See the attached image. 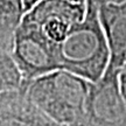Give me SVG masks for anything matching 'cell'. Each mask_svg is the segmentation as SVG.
<instances>
[{"label":"cell","instance_id":"6da1fadb","mask_svg":"<svg viewBox=\"0 0 126 126\" xmlns=\"http://www.w3.org/2000/svg\"><path fill=\"white\" fill-rule=\"evenodd\" d=\"M54 56L57 70L72 72L91 83L103 77L110 63V49L94 0H86L84 19L70 28Z\"/></svg>","mask_w":126,"mask_h":126},{"label":"cell","instance_id":"7a4b0ae2","mask_svg":"<svg viewBox=\"0 0 126 126\" xmlns=\"http://www.w3.org/2000/svg\"><path fill=\"white\" fill-rule=\"evenodd\" d=\"M91 82L65 70H55L25 84L28 98L63 126H82Z\"/></svg>","mask_w":126,"mask_h":126},{"label":"cell","instance_id":"3957f363","mask_svg":"<svg viewBox=\"0 0 126 126\" xmlns=\"http://www.w3.org/2000/svg\"><path fill=\"white\" fill-rule=\"evenodd\" d=\"M82 126H126L120 70L109 65L103 77L91 84Z\"/></svg>","mask_w":126,"mask_h":126},{"label":"cell","instance_id":"277c9868","mask_svg":"<svg viewBox=\"0 0 126 126\" xmlns=\"http://www.w3.org/2000/svg\"><path fill=\"white\" fill-rule=\"evenodd\" d=\"M0 126H63L28 98L25 85L0 94Z\"/></svg>","mask_w":126,"mask_h":126},{"label":"cell","instance_id":"5b68a950","mask_svg":"<svg viewBox=\"0 0 126 126\" xmlns=\"http://www.w3.org/2000/svg\"><path fill=\"white\" fill-rule=\"evenodd\" d=\"M110 49V67L122 71L126 60V1L98 6Z\"/></svg>","mask_w":126,"mask_h":126},{"label":"cell","instance_id":"8992f818","mask_svg":"<svg viewBox=\"0 0 126 126\" xmlns=\"http://www.w3.org/2000/svg\"><path fill=\"white\" fill-rule=\"evenodd\" d=\"M25 13L23 0H0V48L12 50L14 33Z\"/></svg>","mask_w":126,"mask_h":126},{"label":"cell","instance_id":"52a82bcc","mask_svg":"<svg viewBox=\"0 0 126 126\" xmlns=\"http://www.w3.org/2000/svg\"><path fill=\"white\" fill-rule=\"evenodd\" d=\"M23 85L22 74L13 59L12 50L0 48V94L21 89Z\"/></svg>","mask_w":126,"mask_h":126},{"label":"cell","instance_id":"ba28073f","mask_svg":"<svg viewBox=\"0 0 126 126\" xmlns=\"http://www.w3.org/2000/svg\"><path fill=\"white\" fill-rule=\"evenodd\" d=\"M120 86H122V92L124 96V99L126 102V72L120 71Z\"/></svg>","mask_w":126,"mask_h":126},{"label":"cell","instance_id":"9c48e42d","mask_svg":"<svg viewBox=\"0 0 126 126\" xmlns=\"http://www.w3.org/2000/svg\"><path fill=\"white\" fill-rule=\"evenodd\" d=\"M124 1H126V0H94V2H96L97 6H102V5L106 4H120Z\"/></svg>","mask_w":126,"mask_h":126},{"label":"cell","instance_id":"30bf717a","mask_svg":"<svg viewBox=\"0 0 126 126\" xmlns=\"http://www.w3.org/2000/svg\"><path fill=\"white\" fill-rule=\"evenodd\" d=\"M23 5H25V9L28 11L31 7H33V5H34V0H23Z\"/></svg>","mask_w":126,"mask_h":126},{"label":"cell","instance_id":"8fae6325","mask_svg":"<svg viewBox=\"0 0 126 126\" xmlns=\"http://www.w3.org/2000/svg\"><path fill=\"white\" fill-rule=\"evenodd\" d=\"M37 1H40V0H34V5H35ZM68 1H71V2H75V4H85L86 2V0H68ZM34 5H33V6H34Z\"/></svg>","mask_w":126,"mask_h":126},{"label":"cell","instance_id":"7c38bea8","mask_svg":"<svg viewBox=\"0 0 126 126\" xmlns=\"http://www.w3.org/2000/svg\"><path fill=\"white\" fill-rule=\"evenodd\" d=\"M122 71H123V72H126V60H125V63H124V65H123Z\"/></svg>","mask_w":126,"mask_h":126}]
</instances>
